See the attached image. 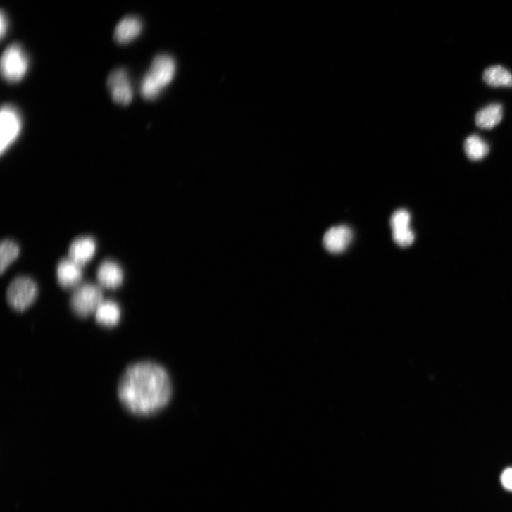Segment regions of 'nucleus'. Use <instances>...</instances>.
Instances as JSON below:
<instances>
[{
    "label": "nucleus",
    "mask_w": 512,
    "mask_h": 512,
    "mask_svg": "<svg viewBox=\"0 0 512 512\" xmlns=\"http://www.w3.org/2000/svg\"><path fill=\"white\" fill-rule=\"evenodd\" d=\"M121 405L137 416H151L169 404L172 382L166 369L154 361H139L126 368L117 390Z\"/></svg>",
    "instance_id": "nucleus-1"
},
{
    "label": "nucleus",
    "mask_w": 512,
    "mask_h": 512,
    "mask_svg": "<svg viewBox=\"0 0 512 512\" xmlns=\"http://www.w3.org/2000/svg\"><path fill=\"white\" fill-rule=\"evenodd\" d=\"M176 63L173 57L167 54L157 56L144 75L140 85V93L147 100H154L173 80Z\"/></svg>",
    "instance_id": "nucleus-2"
},
{
    "label": "nucleus",
    "mask_w": 512,
    "mask_h": 512,
    "mask_svg": "<svg viewBox=\"0 0 512 512\" xmlns=\"http://www.w3.org/2000/svg\"><path fill=\"white\" fill-rule=\"evenodd\" d=\"M29 68V56L20 44H12L5 49L0 68L6 82L11 84L21 82L27 75Z\"/></svg>",
    "instance_id": "nucleus-3"
},
{
    "label": "nucleus",
    "mask_w": 512,
    "mask_h": 512,
    "mask_svg": "<svg viewBox=\"0 0 512 512\" xmlns=\"http://www.w3.org/2000/svg\"><path fill=\"white\" fill-rule=\"evenodd\" d=\"M23 120L19 110L13 105H5L0 113V152L7 153L20 137Z\"/></svg>",
    "instance_id": "nucleus-4"
},
{
    "label": "nucleus",
    "mask_w": 512,
    "mask_h": 512,
    "mask_svg": "<svg viewBox=\"0 0 512 512\" xmlns=\"http://www.w3.org/2000/svg\"><path fill=\"white\" fill-rule=\"evenodd\" d=\"M38 292V286L32 279L28 277H18L8 288L7 301L13 309L23 312L35 303Z\"/></svg>",
    "instance_id": "nucleus-5"
},
{
    "label": "nucleus",
    "mask_w": 512,
    "mask_h": 512,
    "mask_svg": "<svg viewBox=\"0 0 512 512\" xmlns=\"http://www.w3.org/2000/svg\"><path fill=\"white\" fill-rule=\"evenodd\" d=\"M101 289L94 284L80 286L72 295L70 305L73 311L80 318H88L96 312L103 301Z\"/></svg>",
    "instance_id": "nucleus-6"
},
{
    "label": "nucleus",
    "mask_w": 512,
    "mask_h": 512,
    "mask_svg": "<svg viewBox=\"0 0 512 512\" xmlns=\"http://www.w3.org/2000/svg\"><path fill=\"white\" fill-rule=\"evenodd\" d=\"M107 86L113 101L127 106L133 99V89L127 72L123 68L113 70L109 75Z\"/></svg>",
    "instance_id": "nucleus-7"
},
{
    "label": "nucleus",
    "mask_w": 512,
    "mask_h": 512,
    "mask_svg": "<svg viewBox=\"0 0 512 512\" xmlns=\"http://www.w3.org/2000/svg\"><path fill=\"white\" fill-rule=\"evenodd\" d=\"M411 215L405 209L396 211L391 218V226L394 242L401 247L411 245L415 236L410 229Z\"/></svg>",
    "instance_id": "nucleus-8"
},
{
    "label": "nucleus",
    "mask_w": 512,
    "mask_h": 512,
    "mask_svg": "<svg viewBox=\"0 0 512 512\" xmlns=\"http://www.w3.org/2000/svg\"><path fill=\"white\" fill-rule=\"evenodd\" d=\"M56 273L58 284L64 288L77 286L84 275L82 265L70 258H63L59 261Z\"/></svg>",
    "instance_id": "nucleus-9"
},
{
    "label": "nucleus",
    "mask_w": 512,
    "mask_h": 512,
    "mask_svg": "<svg viewBox=\"0 0 512 512\" xmlns=\"http://www.w3.org/2000/svg\"><path fill=\"white\" fill-rule=\"evenodd\" d=\"M352 240V232L346 226H338L330 229L325 235L323 244L332 254L344 251Z\"/></svg>",
    "instance_id": "nucleus-10"
},
{
    "label": "nucleus",
    "mask_w": 512,
    "mask_h": 512,
    "mask_svg": "<svg viewBox=\"0 0 512 512\" xmlns=\"http://www.w3.org/2000/svg\"><path fill=\"white\" fill-rule=\"evenodd\" d=\"M97 279L106 288L115 289L120 287L124 279L121 266L114 261H104L97 270Z\"/></svg>",
    "instance_id": "nucleus-11"
},
{
    "label": "nucleus",
    "mask_w": 512,
    "mask_h": 512,
    "mask_svg": "<svg viewBox=\"0 0 512 512\" xmlns=\"http://www.w3.org/2000/svg\"><path fill=\"white\" fill-rule=\"evenodd\" d=\"M96 248V242L92 237H80L73 242L69 247L70 258L80 265H84L94 256Z\"/></svg>",
    "instance_id": "nucleus-12"
},
{
    "label": "nucleus",
    "mask_w": 512,
    "mask_h": 512,
    "mask_svg": "<svg viewBox=\"0 0 512 512\" xmlns=\"http://www.w3.org/2000/svg\"><path fill=\"white\" fill-rule=\"evenodd\" d=\"M142 30V21L137 17L127 16L117 25L114 38L118 44H126L135 40L141 34Z\"/></svg>",
    "instance_id": "nucleus-13"
},
{
    "label": "nucleus",
    "mask_w": 512,
    "mask_h": 512,
    "mask_svg": "<svg viewBox=\"0 0 512 512\" xmlns=\"http://www.w3.org/2000/svg\"><path fill=\"white\" fill-rule=\"evenodd\" d=\"M503 117V108L499 104H492L480 110L476 115L475 123L478 127L489 130L497 126Z\"/></svg>",
    "instance_id": "nucleus-14"
},
{
    "label": "nucleus",
    "mask_w": 512,
    "mask_h": 512,
    "mask_svg": "<svg viewBox=\"0 0 512 512\" xmlns=\"http://www.w3.org/2000/svg\"><path fill=\"white\" fill-rule=\"evenodd\" d=\"M485 82L493 87H512V74L501 65L487 68L483 74Z\"/></svg>",
    "instance_id": "nucleus-15"
},
{
    "label": "nucleus",
    "mask_w": 512,
    "mask_h": 512,
    "mask_svg": "<svg viewBox=\"0 0 512 512\" xmlns=\"http://www.w3.org/2000/svg\"><path fill=\"white\" fill-rule=\"evenodd\" d=\"M121 311L119 306L111 301L102 303L96 312V321L106 327H114L120 320Z\"/></svg>",
    "instance_id": "nucleus-16"
},
{
    "label": "nucleus",
    "mask_w": 512,
    "mask_h": 512,
    "mask_svg": "<svg viewBox=\"0 0 512 512\" xmlns=\"http://www.w3.org/2000/svg\"><path fill=\"white\" fill-rule=\"evenodd\" d=\"M464 150L470 161H478L487 156L489 147L488 144L479 135H472L466 139Z\"/></svg>",
    "instance_id": "nucleus-17"
},
{
    "label": "nucleus",
    "mask_w": 512,
    "mask_h": 512,
    "mask_svg": "<svg viewBox=\"0 0 512 512\" xmlns=\"http://www.w3.org/2000/svg\"><path fill=\"white\" fill-rule=\"evenodd\" d=\"M19 245L14 241L6 239L0 246V271L4 273L8 266L18 257Z\"/></svg>",
    "instance_id": "nucleus-18"
},
{
    "label": "nucleus",
    "mask_w": 512,
    "mask_h": 512,
    "mask_svg": "<svg viewBox=\"0 0 512 512\" xmlns=\"http://www.w3.org/2000/svg\"><path fill=\"white\" fill-rule=\"evenodd\" d=\"M501 482L506 489L512 491V468H508L503 472Z\"/></svg>",
    "instance_id": "nucleus-19"
},
{
    "label": "nucleus",
    "mask_w": 512,
    "mask_h": 512,
    "mask_svg": "<svg viewBox=\"0 0 512 512\" xmlns=\"http://www.w3.org/2000/svg\"><path fill=\"white\" fill-rule=\"evenodd\" d=\"M9 28V21L6 14L2 11L1 17H0V35L4 39L8 33Z\"/></svg>",
    "instance_id": "nucleus-20"
}]
</instances>
